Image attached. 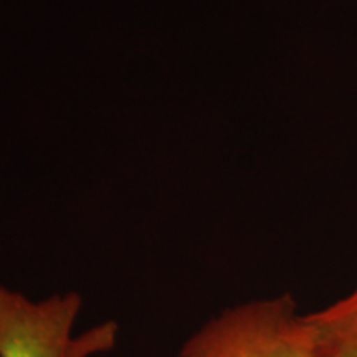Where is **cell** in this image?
I'll return each mask as SVG.
<instances>
[{"label":"cell","mask_w":357,"mask_h":357,"mask_svg":"<svg viewBox=\"0 0 357 357\" xmlns=\"http://www.w3.org/2000/svg\"><path fill=\"white\" fill-rule=\"evenodd\" d=\"M174 357H321L289 293L238 303L194 329Z\"/></svg>","instance_id":"obj_1"},{"label":"cell","mask_w":357,"mask_h":357,"mask_svg":"<svg viewBox=\"0 0 357 357\" xmlns=\"http://www.w3.org/2000/svg\"><path fill=\"white\" fill-rule=\"evenodd\" d=\"M305 319L321 357H357V287Z\"/></svg>","instance_id":"obj_3"},{"label":"cell","mask_w":357,"mask_h":357,"mask_svg":"<svg viewBox=\"0 0 357 357\" xmlns=\"http://www.w3.org/2000/svg\"><path fill=\"white\" fill-rule=\"evenodd\" d=\"M78 293L30 300L0 287V357H100L119 341V324L102 321L78 331Z\"/></svg>","instance_id":"obj_2"}]
</instances>
